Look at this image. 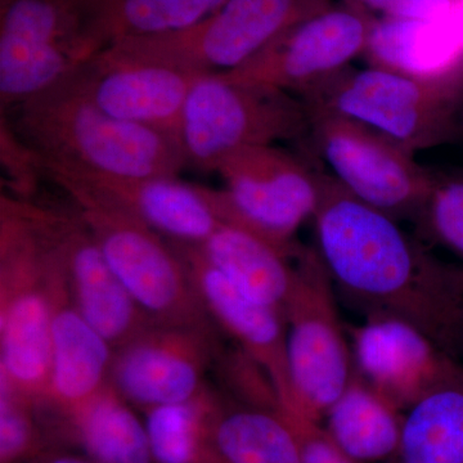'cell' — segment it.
Wrapping results in <instances>:
<instances>
[{"label": "cell", "instance_id": "cell-1", "mask_svg": "<svg viewBox=\"0 0 463 463\" xmlns=\"http://www.w3.org/2000/svg\"><path fill=\"white\" fill-rule=\"evenodd\" d=\"M312 221L317 250L347 304L364 317L412 323L462 361V264L441 260L326 172Z\"/></svg>", "mask_w": 463, "mask_h": 463}, {"label": "cell", "instance_id": "cell-2", "mask_svg": "<svg viewBox=\"0 0 463 463\" xmlns=\"http://www.w3.org/2000/svg\"><path fill=\"white\" fill-rule=\"evenodd\" d=\"M76 70L12 109L11 123L42 160L111 178L178 176L187 166L179 138L103 111Z\"/></svg>", "mask_w": 463, "mask_h": 463}, {"label": "cell", "instance_id": "cell-3", "mask_svg": "<svg viewBox=\"0 0 463 463\" xmlns=\"http://www.w3.org/2000/svg\"><path fill=\"white\" fill-rule=\"evenodd\" d=\"M54 239L44 209L0 197V377L39 404L52 371L50 274Z\"/></svg>", "mask_w": 463, "mask_h": 463}, {"label": "cell", "instance_id": "cell-4", "mask_svg": "<svg viewBox=\"0 0 463 463\" xmlns=\"http://www.w3.org/2000/svg\"><path fill=\"white\" fill-rule=\"evenodd\" d=\"M300 99L309 111L358 121L416 152L463 133V65L431 76L349 66Z\"/></svg>", "mask_w": 463, "mask_h": 463}, {"label": "cell", "instance_id": "cell-5", "mask_svg": "<svg viewBox=\"0 0 463 463\" xmlns=\"http://www.w3.org/2000/svg\"><path fill=\"white\" fill-rule=\"evenodd\" d=\"M90 228L106 260L152 321L215 327L172 243L87 183L45 167Z\"/></svg>", "mask_w": 463, "mask_h": 463}, {"label": "cell", "instance_id": "cell-6", "mask_svg": "<svg viewBox=\"0 0 463 463\" xmlns=\"http://www.w3.org/2000/svg\"><path fill=\"white\" fill-rule=\"evenodd\" d=\"M334 0H228L181 32L127 39L96 54L114 63H145L196 74H227L248 63L279 33Z\"/></svg>", "mask_w": 463, "mask_h": 463}, {"label": "cell", "instance_id": "cell-7", "mask_svg": "<svg viewBox=\"0 0 463 463\" xmlns=\"http://www.w3.org/2000/svg\"><path fill=\"white\" fill-rule=\"evenodd\" d=\"M309 112L303 100L268 85L203 75L192 88L179 141L187 166L215 172L225 157L251 146L307 141Z\"/></svg>", "mask_w": 463, "mask_h": 463}, {"label": "cell", "instance_id": "cell-8", "mask_svg": "<svg viewBox=\"0 0 463 463\" xmlns=\"http://www.w3.org/2000/svg\"><path fill=\"white\" fill-rule=\"evenodd\" d=\"M282 315L292 389V407L283 411L321 422L355 371L336 288L318 250L298 246Z\"/></svg>", "mask_w": 463, "mask_h": 463}, {"label": "cell", "instance_id": "cell-9", "mask_svg": "<svg viewBox=\"0 0 463 463\" xmlns=\"http://www.w3.org/2000/svg\"><path fill=\"white\" fill-rule=\"evenodd\" d=\"M215 173L224 182L214 199L225 225L286 251L298 245V231L313 219L321 197L325 172L312 158L277 145L251 146L225 157Z\"/></svg>", "mask_w": 463, "mask_h": 463}, {"label": "cell", "instance_id": "cell-10", "mask_svg": "<svg viewBox=\"0 0 463 463\" xmlns=\"http://www.w3.org/2000/svg\"><path fill=\"white\" fill-rule=\"evenodd\" d=\"M303 154L322 164L341 187L395 221L416 222L432 184L414 152L344 116L309 111Z\"/></svg>", "mask_w": 463, "mask_h": 463}, {"label": "cell", "instance_id": "cell-11", "mask_svg": "<svg viewBox=\"0 0 463 463\" xmlns=\"http://www.w3.org/2000/svg\"><path fill=\"white\" fill-rule=\"evenodd\" d=\"M376 18L345 3L298 21L234 71L232 80L306 96L362 56Z\"/></svg>", "mask_w": 463, "mask_h": 463}, {"label": "cell", "instance_id": "cell-12", "mask_svg": "<svg viewBox=\"0 0 463 463\" xmlns=\"http://www.w3.org/2000/svg\"><path fill=\"white\" fill-rule=\"evenodd\" d=\"M84 63L70 0H0L2 114L50 90Z\"/></svg>", "mask_w": 463, "mask_h": 463}, {"label": "cell", "instance_id": "cell-13", "mask_svg": "<svg viewBox=\"0 0 463 463\" xmlns=\"http://www.w3.org/2000/svg\"><path fill=\"white\" fill-rule=\"evenodd\" d=\"M221 346L215 327L155 322L115 350L109 381L142 411L183 403L206 389L203 377Z\"/></svg>", "mask_w": 463, "mask_h": 463}, {"label": "cell", "instance_id": "cell-14", "mask_svg": "<svg viewBox=\"0 0 463 463\" xmlns=\"http://www.w3.org/2000/svg\"><path fill=\"white\" fill-rule=\"evenodd\" d=\"M349 339L355 373L403 412L463 368L429 335L397 317H365L350 327Z\"/></svg>", "mask_w": 463, "mask_h": 463}, {"label": "cell", "instance_id": "cell-15", "mask_svg": "<svg viewBox=\"0 0 463 463\" xmlns=\"http://www.w3.org/2000/svg\"><path fill=\"white\" fill-rule=\"evenodd\" d=\"M45 207L76 307L115 350L125 345L155 322L109 267L75 207Z\"/></svg>", "mask_w": 463, "mask_h": 463}, {"label": "cell", "instance_id": "cell-16", "mask_svg": "<svg viewBox=\"0 0 463 463\" xmlns=\"http://www.w3.org/2000/svg\"><path fill=\"white\" fill-rule=\"evenodd\" d=\"M172 243L182 259L201 304L215 326L230 335L269 374L282 410L292 407L288 336L282 312L252 300L207 260L200 245Z\"/></svg>", "mask_w": 463, "mask_h": 463}, {"label": "cell", "instance_id": "cell-17", "mask_svg": "<svg viewBox=\"0 0 463 463\" xmlns=\"http://www.w3.org/2000/svg\"><path fill=\"white\" fill-rule=\"evenodd\" d=\"M50 289L51 381L47 398L38 407L43 413L61 416L81 407L111 383L115 349L76 307L58 242L51 268Z\"/></svg>", "mask_w": 463, "mask_h": 463}, {"label": "cell", "instance_id": "cell-18", "mask_svg": "<svg viewBox=\"0 0 463 463\" xmlns=\"http://www.w3.org/2000/svg\"><path fill=\"white\" fill-rule=\"evenodd\" d=\"M91 100L108 114L179 138L185 103L203 74L90 58L76 70Z\"/></svg>", "mask_w": 463, "mask_h": 463}, {"label": "cell", "instance_id": "cell-19", "mask_svg": "<svg viewBox=\"0 0 463 463\" xmlns=\"http://www.w3.org/2000/svg\"><path fill=\"white\" fill-rule=\"evenodd\" d=\"M43 164L87 183L166 240L203 245L225 225L216 209L214 188L191 184L178 176L111 178Z\"/></svg>", "mask_w": 463, "mask_h": 463}, {"label": "cell", "instance_id": "cell-20", "mask_svg": "<svg viewBox=\"0 0 463 463\" xmlns=\"http://www.w3.org/2000/svg\"><path fill=\"white\" fill-rule=\"evenodd\" d=\"M228 0H70L85 62L127 39L181 32Z\"/></svg>", "mask_w": 463, "mask_h": 463}, {"label": "cell", "instance_id": "cell-21", "mask_svg": "<svg viewBox=\"0 0 463 463\" xmlns=\"http://www.w3.org/2000/svg\"><path fill=\"white\" fill-rule=\"evenodd\" d=\"M109 383L72 412L51 416L52 431L96 463H155L145 422Z\"/></svg>", "mask_w": 463, "mask_h": 463}, {"label": "cell", "instance_id": "cell-22", "mask_svg": "<svg viewBox=\"0 0 463 463\" xmlns=\"http://www.w3.org/2000/svg\"><path fill=\"white\" fill-rule=\"evenodd\" d=\"M200 246L207 260L246 297L282 312L300 243L286 251L242 228L223 225Z\"/></svg>", "mask_w": 463, "mask_h": 463}, {"label": "cell", "instance_id": "cell-23", "mask_svg": "<svg viewBox=\"0 0 463 463\" xmlns=\"http://www.w3.org/2000/svg\"><path fill=\"white\" fill-rule=\"evenodd\" d=\"M364 56L381 69L440 75L463 65V42L453 12L440 20L376 18Z\"/></svg>", "mask_w": 463, "mask_h": 463}, {"label": "cell", "instance_id": "cell-24", "mask_svg": "<svg viewBox=\"0 0 463 463\" xmlns=\"http://www.w3.org/2000/svg\"><path fill=\"white\" fill-rule=\"evenodd\" d=\"M323 420L328 437L350 458L388 463L401 444L404 412L354 373Z\"/></svg>", "mask_w": 463, "mask_h": 463}, {"label": "cell", "instance_id": "cell-25", "mask_svg": "<svg viewBox=\"0 0 463 463\" xmlns=\"http://www.w3.org/2000/svg\"><path fill=\"white\" fill-rule=\"evenodd\" d=\"M212 439L216 463H301L297 434L281 410L221 398Z\"/></svg>", "mask_w": 463, "mask_h": 463}, {"label": "cell", "instance_id": "cell-26", "mask_svg": "<svg viewBox=\"0 0 463 463\" xmlns=\"http://www.w3.org/2000/svg\"><path fill=\"white\" fill-rule=\"evenodd\" d=\"M388 463H463V368L404 412Z\"/></svg>", "mask_w": 463, "mask_h": 463}, {"label": "cell", "instance_id": "cell-27", "mask_svg": "<svg viewBox=\"0 0 463 463\" xmlns=\"http://www.w3.org/2000/svg\"><path fill=\"white\" fill-rule=\"evenodd\" d=\"M219 402L206 386L191 401L143 411L155 463H216L212 430Z\"/></svg>", "mask_w": 463, "mask_h": 463}, {"label": "cell", "instance_id": "cell-28", "mask_svg": "<svg viewBox=\"0 0 463 463\" xmlns=\"http://www.w3.org/2000/svg\"><path fill=\"white\" fill-rule=\"evenodd\" d=\"M47 452L38 405L0 377V463H33Z\"/></svg>", "mask_w": 463, "mask_h": 463}, {"label": "cell", "instance_id": "cell-29", "mask_svg": "<svg viewBox=\"0 0 463 463\" xmlns=\"http://www.w3.org/2000/svg\"><path fill=\"white\" fill-rule=\"evenodd\" d=\"M421 239L455 255L463 265V170L432 174V184L414 222Z\"/></svg>", "mask_w": 463, "mask_h": 463}, {"label": "cell", "instance_id": "cell-30", "mask_svg": "<svg viewBox=\"0 0 463 463\" xmlns=\"http://www.w3.org/2000/svg\"><path fill=\"white\" fill-rule=\"evenodd\" d=\"M214 364L234 402L267 410H282L281 399L269 374L242 347L237 344L233 349L221 346Z\"/></svg>", "mask_w": 463, "mask_h": 463}, {"label": "cell", "instance_id": "cell-31", "mask_svg": "<svg viewBox=\"0 0 463 463\" xmlns=\"http://www.w3.org/2000/svg\"><path fill=\"white\" fill-rule=\"evenodd\" d=\"M0 160L3 181L11 191L9 196L23 201H33L39 183L45 176L41 155L21 137L5 115L0 123Z\"/></svg>", "mask_w": 463, "mask_h": 463}, {"label": "cell", "instance_id": "cell-32", "mask_svg": "<svg viewBox=\"0 0 463 463\" xmlns=\"http://www.w3.org/2000/svg\"><path fill=\"white\" fill-rule=\"evenodd\" d=\"M373 18L440 20L450 16L456 0H340Z\"/></svg>", "mask_w": 463, "mask_h": 463}, {"label": "cell", "instance_id": "cell-33", "mask_svg": "<svg viewBox=\"0 0 463 463\" xmlns=\"http://www.w3.org/2000/svg\"><path fill=\"white\" fill-rule=\"evenodd\" d=\"M281 411L297 434L301 463H359L332 441L321 422L301 414Z\"/></svg>", "mask_w": 463, "mask_h": 463}, {"label": "cell", "instance_id": "cell-34", "mask_svg": "<svg viewBox=\"0 0 463 463\" xmlns=\"http://www.w3.org/2000/svg\"><path fill=\"white\" fill-rule=\"evenodd\" d=\"M33 463H96L85 456L71 455V453H44Z\"/></svg>", "mask_w": 463, "mask_h": 463}, {"label": "cell", "instance_id": "cell-35", "mask_svg": "<svg viewBox=\"0 0 463 463\" xmlns=\"http://www.w3.org/2000/svg\"><path fill=\"white\" fill-rule=\"evenodd\" d=\"M453 20H455L457 30L463 42V0H456L453 8Z\"/></svg>", "mask_w": 463, "mask_h": 463}]
</instances>
